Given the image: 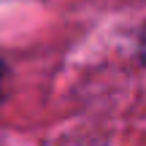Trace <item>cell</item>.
<instances>
[{"mask_svg":"<svg viewBox=\"0 0 146 146\" xmlns=\"http://www.w3.org/2000/svg\"><path fill=\"white\" fill-rule=\"evenodd\" d=\"M3 70H5V68H3V62H0V81H3Z\"/></svg>","mask_w":146,"mask_h":146,"instance_id":"6da1fadb","label":"cell"}]
</instances>
